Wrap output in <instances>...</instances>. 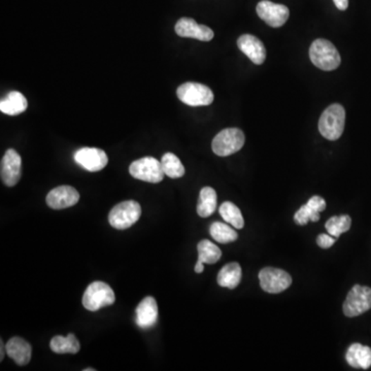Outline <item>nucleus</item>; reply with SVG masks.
I'll return each mask as SVG.
<instances>
[{
  "mask_svg": "<svg viewBox=\"0 0 371 371\" xmlns=\"http://www.w3.org/2000/svg\"><path fill=\"white\" fill-rule=\"evenodd\" d=\"M142 207L136 201L128 200L116 205L109 214V222L116 229L125 230L130 228L140 220Z\"/></svg>",
  "mask_w": 371,
  "mask_h": 371,
  "instance_id": "obj_4",
  "label": "nucleus"
},
{
  "mask_svg": "<svg viewBox=\"0 0 371 371\" xmlns=\"http://www.w3.org/2000/svg\"><path fill=\"white\" fill-rule=\"evenodd\" d=\"M209 233L214 241L220 243H233L238 238V232L224 223H212L209 227Z\"/></svg>",
  "mask_w": 371,
  "mask_h": 371,
  "instance_id": "obj_26",
  "label": "nucleus"
},
{
  "mask_svg": "<svg viewBox=\"0 0 371 371\" xmlns=\"http://www.w3.org/2000/svg\"><path fill=\"white\" fill-rule=\"evenodd\" d=\"M257 13L259 18L267 25L279 28L285 25L289 19L290 11L284 4H274L269 0H262L257 4Z\"/></svg>",
  "mask_w": 371,
  "mask_h": 371,
  "instance_id": "obj_10",
  "label": "nucleus"
},
{
  "mask_svg": "<svg viewBox=\"0 0 371 371\" xmlns=\"http://www.w3.org/2000/svg\"><path fill=\"white\" fill-rule=\"evenodd\" d=\"M1 341V343H0V345H1V354H0V361H2V360H4V341Z\"/></svg>",
  "mask_w": 371,
  "mask_h": 371,
  "instance_id": "obj_33",
  "label": "nucleus"
},
{
  "mask_svg": "<svg viewBox=\"0 0 371 371\" xmlns=\"http://www.w3.org/2000/svg\"><path fill=\"white\" fill-rule=\"evenodd\" d=\"M176 95L183 104L190 107H207L214 102L211 89L199 83H184L178 87Z\"/></svg>",
  "mask_w": 371,
  "mask_h": 371,
  "instance_id": "obj_5",
  "label": "nucleus"
},
{
  "mask_svg": "<svg viewBox=\"0 0 371 371\" xmlns=\"http://www.w3.org/2000/svg\"><path fill=\"white\" fill-rule=\"evenodd\" d=\"M94 368H86V370H84V371H94Z\"/></svg>",
  "mask_w": 371,
  "mask_h": 371,
  "instance_id": "obj_34",
  "label": "nucleus"
},
{
  "mask_svg": "<svg viewBox=\"0 0 371 371\" xmlns=\"http://www.w3.org/2000/svg\"><path fill=\"white\" fill-rule=\"evenodd\" d=\"M352 225V219L348 214L332 217L326 223V230L333 238H339L341 234L348 231Z\"/></svg>",
  "mask_w": 371,
  "mask_h": 371,
  "instance_id": "obj_27",
  "label": "nucleus"
},
{
  "mask_svg": "<svg viewBox=\"0 0 371 371\" xmlns=\"http://www.w3.org/2000/svg\"><path fill=\"white\" fill-rule=\"evenodd\" d=\"M312 64L322 71H332L341 66V58L334 44L327 39H319L310 48Z\"/></svg>",
  "mask_w": 371,
  "mask_h": 371,
  "instance_id": "obj_2",
  "label": "nucleus"
},
{
  "mask_svg": "<svg viewBox=\"0 0 371 371\" xmlns=\"http://www.w3.org/2000/svg\"><path fill=\"white\" fill-rule=\"evenodd\" d=\"M129 173L136 180L144 181L152 184L162 182L165 176L160 161L153 157H144L133 161L129 166Z\"/></svg>",
  "mask_w": 371,
  "mask_h": 371,
  "instance_id": "obj_7",
  "label": "nucleus"
},
{
  "mask_svg": "<svg viewBox=\"0 0 371 371\" xmlns=\"http://www.w3.org/2000/svg\"><path fill=\"white\" fill-rule=\"evenodd\" d=\"M346 359L352 367L368 370L371 366V348L370 346L354 343L348 348Z\"/></svg>",
  "mask_w": 371,
  "mask_h": 371,
  "instance_id": "obj_18",
  "label": "nucleus"
},
{
  "mask_svg": "<svg viewBox=\"0 0 371 371\" xmlns=\"http://www.w3.org/2000/svg\"><path fill=\"white\" fill-rule=\"evenodd\" d=\"M136 324L142 329H149L155 325L158 320V305L156 299L147 296L140 301L135 310Z\"/></svg>",
  "mask_w": 371,
  "mask_h": 371,
  "instance_id": "obj_16",
  "label": "nucleus"
},
{
  "mask_svg": "<svg viewBox=\"0 0 371 371\" xmlns=\"http://www.w3.org/2000/svg\"><path fill=\"white\" fill-rule=\"evenodd\" d=\"M51 350L56 354H77L80 352V345L75 334H68L66 337L54 336L50 343Z\"/></svg>",
  "mask_w": 371,
  "mask_h": 371,
  "instance_id": "obj_21",
  "label": "nucleus"
},
{
  "mask_svg": "<svg viewBox=\"0 0 371 371\" xmlns=\"http://www.w3.org/2000/svg\"><path fill=\"white\" fill-rule=\"evenodd\" d=\"M21 156L13 149L8 150L1 160V181L8 187H13L21 178Z\"/></svg>",
  "mask_w": 371,
  "mask_h": 371,
  "instance_id": "obj_12",
  "label": "nucleus"
},
{
  "mask_svg": "<svg viewBox=\"0 0 371 371\" xmlns=\"http://www.w3.org/2000/svg\"><path fill=\"white\" fill-rule=\"evenodd\" d=\"M165 176L171 178H180L185 174V167L181 160L173 153H166L161 159Z\"/></svg>",
  "mask_w": 371,
  "mask_h": 371,
  "instance_id": "obj_25",
  "label": "nucleus"
},
{
  "mask_svg": "<svg viewBox=\"0 0 371 371\" xmlns=\"http://www.w3.org/2000/svg\"><path fill=\"white\" fill-rule=\"evenodd\" d=\"M219 212H220L221 217L224 219L225 222L233 226L236 229H241L245 226V220H243L241 209L234 203L226 201L221 205Z\"/></svg>",
  "mask_w": 371,
  "mask_h": 371,
  "instance_id": "obj_24",
  "label": "nucleus"
},
{
  "mask_svg": "<svg viewBox=\"0 0 371 371\" xmlns=\"http://www.w3.org/2000/svg\"><path fill=\"white\" fill-rule=\"evenodd\" d=\"M337 238H333L332 236H327V234H320L317 238V243L322 249H329L335 243Z\"/></svg>",
  "mask_w": 371,
  "mask_h": 371,
  "instance_id": "obj_29",
  "label": "nucleus"
},
{
  "mask_svg": "<svg viewBox=\"0 0 371 371\" xmlns=\"http://www.w3.org/2000/svg\"><path fill=\"white\" fill-rule=\"evenodd\" d=\"M219 286L228 289H236L241 281V267L238 263L232 262L223 266L218 274Z\"/></svg>",
  "mask_w": 371,
  "mask_h": 371,
  "instance_id": "obj_20",
  "label": "nucleus"
},
{
  "mask_svg": "<svg viewBox=\"0 0 371 371\" xmlns=\"http://www.w3.org/2000/svg\"><path fill=\"white\" fill-rule=\"evenodd\" d=\"M176 35L181 37H190L201 40V42H211L214 39V31L209 27L200 25L191 18H182L176 22L174 27Z\"/></svg>",
  "mask_w": 371,
  "mask_h": 371,
  "instance_id": "obj_13",
  "label": "nucleus"
},
{
  "mask_svg": "<svg viewBox=\"0 0 371 371\" xmlns=\"http://www.w3.org/2000/svg\"><path fill=\"white\" fill-rule=\"evenodd\" d=\"M115 301V293L104 281H94L83 296V305L90 312H97L100 308L113 305Z\"/></svg>",
  "mask_w": 371,
  "mask_h": 371,
  "instance_id": "obj_3",
  "label": "nucleus"
},
{
  "mask_svg": "<svg viewBox=\"0 0 371 371\" xmlns=\"http://www.w3.org/2000/svg\"><path fill=\"white\" fill-rule=\"evenodd\" d=\"M194 270H195L196 274H201V272H203V270H205V266H203V263L199 262V261H197Z\"/></svg>",
  "mask_w": 371,
  "mask_h": 371,
  "instance_id": "obj_32",
  "label": "nucleus"
},
{
  "mask_svg": "<svg viewBox=\"0 0 371 371\" xmlns=\"http://www.w3.org/2000/svg\"><path fill=\"white\" fill-rule=\"evenodd\" d=\"M6 352L11 359L20 366H25L30 362L32 348L25 339L13 337L6 343Z\"/></svg>",
  "mask_w": 371,
  "mask_h": 371,
  "instance_id": "obj_17",
  "label": "nucleus"
},
{
  "mask_svg": "<svg viewBox=\"0 0 371 371\" xmlns=\"http://www.w3.org/2000/svg\"><path fill=\"white\" fill-rule=\"evenodd\" d=\"M245 138L238 128H227L214 136L212 151L220 157H227L238 152L245 145Z\"/></svg>",
  "mask_w": 371,
  "mask_h": 371,
  "instance_id": "obj_6",
  "label": "nucleus"
},
{
  "mask_svg": "<svg viewBox=\"0 0 371 371\" xmlns=\"http://www.w3.org/2000/svg\"><path fill=\"white\" fill-rule=\"evenodd\" d=\"M80 200V194L71 186H59L47 196V205L53 209H63L73 207Z\"/></svg>",
  "mask_w": 371,
  "mask_h": 371,
  "instance_id": "obj_14",
  "label": "nucleus"
},
{
  "mask_svg": "<svg viewBox=\"0 0 371 371\" xmlns=\"http://www.w3.org/2000/svg\"><path fill=\"white\" fill-rule=\"evenodd\" d=\"M217 209V193L211 187L201 189L197 203V214L201 218L212 216Z\"/></svg>",
  "mask_w": 371,
  "mask_h": 371,
  "instance_id": "obj_22",
  "label": "nucleus"
},
{
  "mask_svg": "<svg viewBox=\"0 0 371 371\" xmlns=\"http://www.w3.org/2000/svg\"><path fill=\"white\" fill-rule=\"evenodd\" d=\"M238 47L253 63L261 66L266 59V49L258 37L252 35H243L238 39Z\"/></svg>",
  "mask_w": 371,
  "mask_h": 371,
  "instance_id": "obj_15",
  "label": "nucleus"
},
{
  "mask_svg": "<svg viewBox=\"0 0 371 371\" xmlns=\"http://www.w3.org/2000/svg\"><path fill=\"white\" fill-rule=\"evenodd\" d=\"M346 111L339 104H332L322 114L319 131L328 140H337L345 130Z\"/></svg>",
  "mask_w": 371,
  "mask_h": 371,
  "instance_id": "obj_1",
  "label": "nucleus"
},
{
  "mask_svg": "<svg viewBox=\"0 0 371 371\" xmlns=\"http://www.w3.org/2000/svg\"><path fill=\"white\" fill-rule=\"evenodd\" d=\"M308 205L312 207L314 211L321 212L325 211L326 202L323 198L320 196H314L308 201Z\"/></svg>",
  "mask_w": 371,
  "mask_h": 371,
  "instance_id": "obj_30",
  "label": "nucleus"
},
{
  "mask_svg": "<svg viewBox=\"0 0 371 371\" xmlns=\"http://www.w3.org/2000/svg\"><path fill=\"white\" fill-rule=\"evenodd\" d=\"M28 102L23 94L12 91L0 102V111L8 116L21 115L26 111Z\"/></svg>",
  "mask_w": 371,
  "mask_h": 371,
  "instance_id": "obj_19",
  "label": "nucleus"
},
{
  "mask_svg": "<svg viewBox=\"0 0 371 371\" xmlns=\"http://www.w3.org/2000/svg\"><path fill=\"white\" fill-rule=\"evenodd\" d=\"M198 260L203 264H214L220 260L222 252L212 241L203 239L197 245Z\"/></svg>",
  "mask_w": 371,
  "mask_h": 371,
  "instance_id": "obj_23",
  "label": "nucleus"
},
{
  "mask_svg": "<svg viewBox=\"0 0 371 371\" xmlns=\"http://www.w3.org/2000/svg\"><path fill=\"white\" fill-rule=\"evenodd\" d=\"M261 288L265 292L279 294L291 286L292 278L285 270L279 268L265 267L259 272Z\"/></svg>",
  "mask_w": 371,
  "mask_h": 371,
  "instance_id": "obj_9",
  "label": "nucleus"
},
{
  "mask_svg": "<svg viewBox=\"0 0 371 371\" xmlns=\"http://www.w3.org/2000/svg\"><path fill=\"white\" fill-rule=\"evenodd\" d=\"M319 220L320 212L314 211L308 203L301 207L294 216L295 223L299 226H305L308 222H318Z\"/></svg>",
  "mask_w": 371,
  "mask_h": 371,
  "instance_id": "obj_28",
  "label": "nucleus"
},
{
  "mask_svg": "<svg viewBox=\"0 0 371 371\" xmlns=\"http://www.w3.org/2000/svg\"><path fill=\"white\" fill-rule=\"evenodd\" d=\"M371 308V288L356 285L351 289L343 303V314L348 318H355Z\"/></svg>",
  "mask_w": 371,
  "mask_h": 371,
  "instance_id": "obj_8",
  "label": "nucleus"
},
{
  "mask_svg": "<svg viewBox=\"0 0 371 371\" xmlns=\"http://www.w3.org/2000/svg\"><path fill=\"white\" fill-rule=\"evenodd\" d=\"M333 2L339 11H346L348 8V0H333Z\"/></svg>",
  "mask_w": 371,
  "mask_h": 371,
  "instance_id": "obj_31",
  "label": "nucleus"
},
{
  "mask_svg": "<svg viewBox=\"0 0 371 371\" xmlns=\"http://www.w3.org/2000/svg\"><path fill=\"white\" fill-rule=\"evenodd\" d=\"M75 161L91 173L102 171L109 163L106 152L97 147H82L75 152Z\"/></svg>",
  "mask_w": 371,
  "mask_h": 371,
  "instance_id": "obj_11",
  "label": "nucleus"
}]
</instances>
